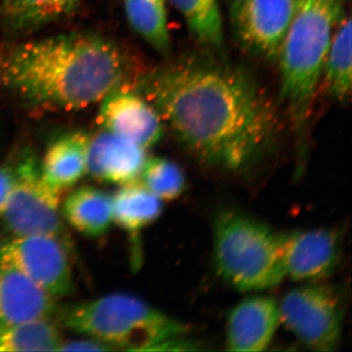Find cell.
Here are the masks:
<instances>
[{"label": "cell", "mask_w": 352, "mask_h": 352, "mask_svg": "<svg viewBox=\"0 0 352 352\" xmlns=\"http://www.w3.org/2000/svg\"><path fill=\"white\" fill-rule=\"evenodd\" d=\"M80 0H0V20L16 32L38 29L69 15Z\"/></svg>", "instance_id": "20"}, {"label": "cell", "mask_w": 352, "mask_h": 352, "mask_svg": "<svg viewBox=\"0 0 352 352\" xmlns=\"http://www.w3.org/2000/svg\"><path fill=\"white\" fill-rule=\"evenodd\" d=\"M16 180V164H0V219L12 192Z\"/></svg>", "instance_id": "24"}, {"label": "cell", "mask_w": 352, "mask_h": 352, "mask_svg": "<svg viewBox=\"0 0 352 352\" xmlns=\"http://www.w3.org/2000/svg\"><path fill=\"white\" fill-rule=\"evenodd\" d=\"M97 122L103 131L149 148L164 136V122L151 103L133 88L113 90L102 100Z\"/></svg>", "instance_id": "10"}, {"label": "cell", "mask_w": 352, "mask_h": 352, "mask_svg": "<svg viewBox=\"0 0 352 352\" xmlns=\"http://www.w3.org/2000/svg\"><path fill=\"white\" fill-rule=\"evenodd\" d=\"M59 320L71 332L126 351H161L187 330L182 322L127 294L69 305L60 310Z\"/></svg>", "instance_id": "4"}, {"label": "cell", "mask_w": 352, "mask_h": 352, "mask_svg": "<svg viewBox=\"0 0 352 352\" xmlns=\"http://www.w3.org/2000/svg\"><path fill=\"white\" fill-rule=\"evenodd\" d=\"M68 247L44 235L14 236L0 245V264L19 271L54 298L73 293Z\"/></svg>", "instance_id": "9"}, {"label": "cell", "mask_w": 352, "mask_h": 352, "mask_svg": "<svg viewBox=\"0 0 352 352\" xmlns=\"http://www.w3.org/2000/svg\"><path fill=\"white\" fill-rule=\"evenodd\" d=\"M298 0H227L236 43L256 59L276 62Z\"/></svg>", "instance_id": "8"}, {"label": "cell", "mask_w": 352, "mask_h": 352, "mask_svg": "<svg viewBox=\"0 0 352 352\" xmlns=\"http://www.w3.org/2000/svg\"><path fill=\"white\" fill-rule=\"evenodd\" d=\"M113 351L110 346L102 344L98 340L90 339L72 340L62 342L59 351Z\"/></svg>", "instance_id": "25"}, {"label": "cell", "mask_w": 352, "mask_h": 352, "mask_svg": "<svg viewBox=\"0 0 352 352\" xmlns=\"http://www.w3.org/2000/svg\"><path fill=\"white\" fill-rule=\"evenodd\" d=\"M340 241L337 231L328 228L284 233L286 276L314 283L326 279L337 268Z\"/></svg>", "instance_id": "11"}, {"label": "cell", "mask_w": 352, "mask_h": 352, "mask_svg": "<svg viewBox=\"0 0 352 352\" xmlns=\"http://www.w3.org/2000/svg\"><path fill=\"white\" fill-rule=\"evenodd\" d=\"M62 340L50 319L0 324V352L59 351Z\"/></svg>", "instance_id": "22"}, {"label": "cell", "mask_w": 352, "mask_h": 352, "mask_svg": "<svg viewBox=\"0 0 352 352\" xmlns=\"http://www.w3.org/2000/svg\"><path fill=\"white\" fill-rule=\"evenodd\" d=\"M61 194L44 180L36 153L23 151L16 162L15 183L1 217L7 231L13 236H50L69 249L60 208Z\"/></svg>", "instance_id": "6"}, {"label": "cell", "mask_w": 352, "mask_h": 352, "mask_svg": "<svg viewBox=\"0 0 352 352\" xmlns=\"http://www.w3.org/2000/svg\"><path fill=\"white\" fill-rule=\"evenodd\" d=\"M140 183L162 201L177 199L185 190V176L180 166L166 157L146 160L141 171Z\"/></svg>", "instance_id": "23"}, {"label": "cell", "mask_w": 352, "mask_h": 352, "mask_svg": "<svg viewBox=\"0 0 352 352\" xmlns=\"http://www.w3.org/2000/svg\"><path fill=\"white\" fill-rule=\"evenodd\" d=\"M90 136L85 132H68L55 139L41 160L44 180L62 192L74 186L87 173Z\"/></svg>", "instance_id": "15"}, {"label": "cell", "mask_w": 352, "mask_h": 352, "mask_svg": "<svg viewBox=\"0 0 352 352\" xmlns=\"http://www.w3.org/2000/svg\"><path fill=\"white\" fill-rule=\"evenodd\" d=\"M214 261L219 277L238 291L272 288L287 277L284 233L243 212L226 210L214 220Z\"/></svg>", "instance_id": "5"}, {"label": "cell", "mask_w": 352, "mask_h": 352, "mask_svg": "<svg viewBox=\"0 0 352 352\" xmlns=\"http://www.w3.org/2000/svg\"><path fill=\"white\" fill-rule=\"evenodd\" d=\"M132 29L164 56L170 53L166 0H124Z\"/></svg>", "instance_id": "21"}, {"label": "cell", "mask_w": 352, "mask_h": 352, "mask_svg": "<svg viewBox=\"0 0 352 352\" xmlns=\"http://www.w3.org/2000/svg\"><path fill=\"white\" fill-rule=\"evenodd\" d=\"M131 63L113 41L68 34L0 45V90L36 112H71L133 88Z\"/></svg>", "instance_id": "2"}, {"label": "cell", "mask_w": 352, "mask_h": 352, "mask_svg": "<svg viewBox=\"0 0 352 352\" xmlns=\"http://www.w3.org/2000/svg\"><path fill=\"white\" fill-rule=\"evenodd\" d=\"M351 16L344 12L333 29L320 80L325 94L339 103L351 98Z\"/></svg>", "instance_id": "17"}, {"label": "cell", "mask_w": 352, "mask_h": 352, "mask_svg": "<svg viewBox=\"0 0 352 352\" xmlns=\"http://www.w3.org/2000/svg\"><path fill=\"white\" fill-rule=\"evenodd\" d=\"M190 32L208 50L224 57L226 34L219 0H170Z\"/></svg>", "instance_id": "19"}, {"label": "cell", "mask_w": 352, "mask_h": 352, "mask_svg": "<svg viewBox=\"0 0 352 352\" xmlns=\"http://www.w3.org/2000/svg\"><path fill=\"white\" fill-rule=\"evenodd\" d=\"M145 97L180 144L210 168L241 173L270 154L279 116L258 80L226 57L189 55L138 76Z\"/></svg>", "instance_id": "1"}, {"label": "cell", "mask_w": 352, "mask_h": 352, "mask_svg": "<svg viewBox=\"0 0 352 352\" xmlns=\"http://www.w3.org/2000/svg\"><path fill=\"white\" fill-rule=\"evenodd\" d=\"M146 160L142 146L103 131L90 138L87 173L98 182L122 186L138 182Z\"/></svg>", "instance_id": "13"}, {"label": "cell", "mask_w": 352, "mask_h": 352, "mask_svg": "<svg viewBox=\"0 0 352 352\" xmlns=\"http://www.w3.org/2000/svg\"><path fill=\"white\" fill-rule=\"evenodd\" d=\"M280 322L312 351H333L342 339L344 311L337 292L318 282L292 289L279 303Z\"/></svg>", "instance_id": "7"}, {"label": "cell", "mask_w": 352, "mask_h": 352, "mask_svg": "<svg viewBox=\"0 0 352 352\" xmlns=\"http://www.w3.org/2000/svg\"><path fill=\"white\" fill-rule=\"evenodd\" d=\"M342 13V0L296 1L277 61L280 98L298 134L307 126L333 29Z\"/></svg>", "instance_id": "3"}, {"label": "cell", "mask_w": 352, "mask_h": 352, "mask_svg": "<svg viewBox=\"0 0 352 352\" xmlns=\"http://www.w3.org/2000/svg\"><path fill=\"white\" fill-rule=\"evenodd\" d=\"M62 215L78 232L97 238L113 223V196L94 187H82L65 199Z\"/></svg>", "instance_id": "16"}, {"label": "cell", "mask_w": 352, "mask_h": 352, "mask_svg": "<svg viewBox=\"0 0 352 352\" xmlns=\"http://www.w3.org/2000/svg\"><path fill=\"white\" fill-rule=\"evenodd\" d=\"M162 212L163 201L138 182L122 185L113 196V222L129 234L132 240L154 223Z\"/></svg>", "instance_id": "18"}, {"label": "cell", "mask_w": 352, "mask_h": 352, "mask_svg": "<svg viewBox=\"0 0 352 352\" xmlns=\"http://www.w3.org/2000/svg\"><path fill=\"white\" fill-rule=\"evenodd\" d=\"M280 323L279 303L265 296H249L229 312L228 351L258 352L267 349Z\"/></svg>", "instance_id": "12"}, {"label": "cell", "mask_w": 352, "mask_h": 352, "mask_svg": "<svg viewBox=\"0 0 352 352\" xmlns=\"http://www.w3.org/2000/svg\"><path fill=\"white\" fill-rule=\"evenodd\" d=\"M55 311L54 296L19 271L0 264V324L45 320Z\"/></svg>", "instance_id": "14"}]
</instances>
